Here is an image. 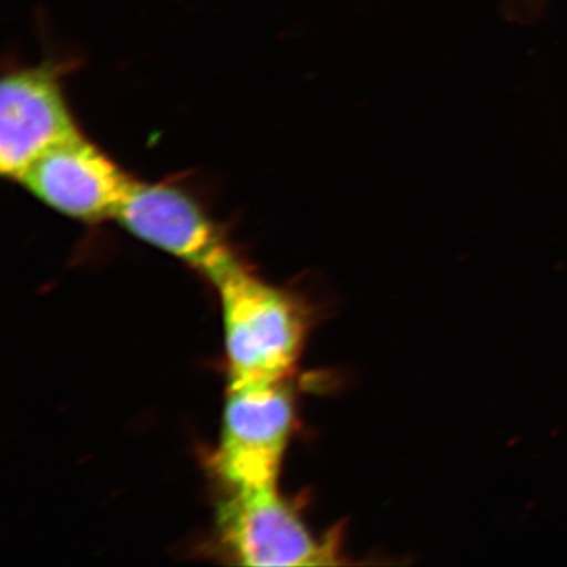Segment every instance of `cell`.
I'll list each match as a JSON object with an SVG mask.
<instances>
[{
    "mask_svg": "<svg viewBox=\"0 0 567 567\" xmlns=\"http://www.w3.org/2000/svg\"><path fill=\"white\" fill-rule=\"evenodd\" d=\"M221 305L229 386L289 380L303 352L306 320L290 295L235 257L208 279Z\"/></svg>",
    "mask_w": 567,
    "mask_h": 567,
    "instance_id": "cell-1",
    "label": "cell"
},
{
    "mask_svg": "<svg viewBox=\"0 0 567 567\" xmlns=\"http://www.w3.org/2000/svg\"><path fill=\"white\" fill-rule=\"evenodd\" d=\"M295 420L287 380L227 388L215 470L229 491L278 487Z\"/></svg>",
    "mask_w": 567,
    "mask_h": 567,
    "instance_id": "cell-2",
    "label": "cell"
},
{
    "mask_svg": "<svg viewBox=\"0 0 567 567\" xmlns=\"http://www.w3.org/2000/svg\"><path fill=\"white\" fill-rule=\"evenodd\" d=\"M227 554L245 566L338 565L334 536L316 537L279 487L230 491L218 514Z\"/></svg>",
    "mask_w": 567,
    "mask_h": 567,
    "instance_id": "cell-3",
    "label": "cell"
},
{
    "mask_svg": "<svg viewBox=\"0 0 567 567\" xmlns=\"http://www.w3.org/2000/svg\"><path fill=\"white\" fill-rule=\"evenodd\" d=\"M114 221L207 279L237 257L203 205L166 183L134 181Z\"/></svg>",
    "mask_w": 567,
    "mask_h": 567,
    "instance_id": "cell-4",
    "label": "cell"
},
{
    "mask_svg": "<svg viewBox=\"0 0 567 567\" xmlns=\"http://www.w3.org/2000/svg\"><path fill=\"white\" fill-rule=\"evenodd\" d=\"M51 65L6 74L0 84V171L18 182L35 159L80 136Z\"/></svg>",
    "mask_w": 567,
    "mask_h": 567,
    "instance_id": "cell-5",
    "label": "cell"
},
{
    "mask_svg": "<svg viewBox=\"0 0 567 567\" xmlns=\"http://www.w3.org/2000/svg\"><path fill=\"white\" fill-rule=\"evenodd\" d=\"M133 182L82 134L41 155L18 181L52 210L85 223L114 219Z\"/></svg>",
    "mask_w": 567,
    "mask_h": 567,
    "instance_id": "cell-6",
    "label": "cell"
}]
</instances>
